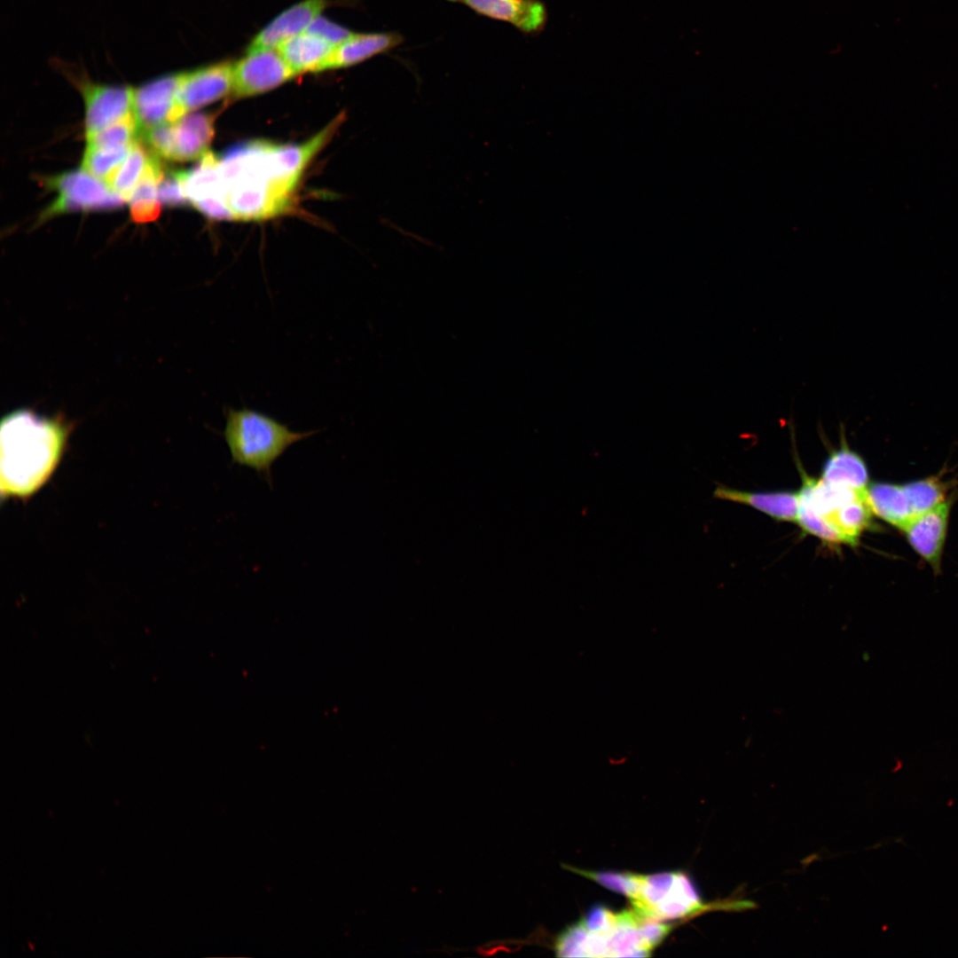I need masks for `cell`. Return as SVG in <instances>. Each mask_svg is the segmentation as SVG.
Returning a JSON list of instances; mask_svg holds the SVG:
<instances>
[{"label":"cell","mask_w":958,"mask_h":958,"mask_svg":"<svg viewBox=\"0 0 958 958\" xmlns=\"http://www.w3.org/2000/svg\"><path fill=\"white\" fill-rule=\"evenodd\" d=\"M57 420L28 410L7 415L1 424V482L7 495L27 496L37 490L54 469L66 439Z\"/></svg>","instance_id":"1"},{"label":"cell","mask_w":958,"mask_h":958,"mask_svg":"<svg viewBox=\"0 0 958 958\" xmlns=\"http://www.w3.org/2000/svg\"><path fill=\"white\" fill-rule=\"evenodd\" d=\"M318 431H294L275 418L250 408L229 407L222 432L234 464L263 475L271 483V467L294 444Z\"/></svg>","instance_id":"2"},{"label":"cell","mask_w":958,"mask_h":958,"mask_svg":"<svg viewBox=\"0 0 958 958\" xmlns=\"http://www.w3.org/2000/svg\"><path fill=\"white\" fill-rule=\"evenodd\" d=\"M866 499L873 514L898 529L946 500L944 484L934 477L903 484L874 483Z\"/></svg>","instance_id":"3"},{"label":"cell","mask_w":958,"mask_h":958,"mask_svg":"<svg viewBox=\"0 0 958 958\" xmlns=\"http://www.w3.org/2000/svg\"><path fill=\"white\" fill-rule=\"evenodd\" d=\"M54 65L84 99L86 136L103 130L133 111L135 88L95 82L82 67L62 59H56Z\"/></svg>","instance_id":"4"},{"label":"cell","mask_w":958,"mask_h":958,"mask_svg":"<svg viewBox=\"0 0 958 958\" xmlns=\"http://www.w3.org/2000/svg\"><path fill=\"white\" fill-rule=\"evenodd\" d=\"M224 200L235 220H263L284 213L292 194L271 178L250 171H240L223 180Z\"/></svg>","instance_id":"5"},{"label":"cell","mask_w":958,"mask_h":958,"mask_svg":"<svg viewBox=\"0 0 958 958\" xmlns=\"http://www.w3.org/2000/svg\"><path fill=\"white\" fill-rule=\"evenodd\" d=\"M106 182L85 170H75L43 178V185L58 192L56 200L40 215L39 223L64 212L115 208L123 198Z\"/></svg>","instance_id":"6"},{"label":"cell","mask_w":958,"mask_h":958,"mask_svg":"<svg viewBox=\"0 0 958 958\" xmlns=\"http://www.w3.org/2000/svg\"><path fill=\"white\" fill-rule=\"evenodd\" d=\"M296 75L279 51L264 49L247 51L233 65L232 92L245 98L269 91Z\"/></svg>","instance_id":"7"},{"label":"cell","mask_w":958,"mask_h":958,"mask_svg":"<svg viewBox=\"0 0 958 958\" xmlns=\"http://www.w3.org/2000/svg\"><path fill=\"white\" fill-rule=\"evenodd\" d=\"M233 87V65L224 62L182 72L177 93V115H183L213 103Z\"/></svg>","instance_id":"8"},{"label":"cell","mask_w":958,"mask_h":958,"mask_svg":"<svg viewBox=\"0 0 958 958\" xmlns=\"http://www.w3.org/2000/svg\"><path fill=\"white\" fill-rule=\"evenodd\" d=\"M182 72L157 77L134 89L133 111L139 133L177 118V93Z\"/></svg>","instance_id":"9"},{"label":"cell","mask_w":958,"mask_h":958,"mask_svg":"<svg viewBox=\"0 0 958 958\" xmlns=\"http://www.w3.org/2000/svg\"><path fill=\"white\" fill-rule=\"evenodd\" d=\"M951 504L950 500L946 499L899 529L910 546L931 567L935 574H938L941 569Z\"/></svg>","instance_id":"10"},{"label":"cell","mask_w":958,"mask_h":958,"mask_svg":"<svg viewBox=\"0 0 958 958\" xmlns=\"http://www.w3.org/2000/svg\"><path fill=\"white\" fill-rule=\"evenodd\" d=\"M459 4L479 16L507 23L524 35H538L547 23L541 0H446Z\"/></svg>","instance_id":"11"},{"label":"cell","mask_w":958,"mask_h":958,"mask_svg":"<svg viewBox=\"0 0 958 958\" xmlns=\"http://www.w3.org/2000/svg\"><path fill=\"white\" fill-rule=\"evenodd\" d=\"M329 0H303L285 10L252 40L247 51L278 48L287 39L305 32L320 16Z\"/></svg>","instance_id":"12"},{"label":"cell","mask_w":958,"mask_h":958,"mask_svg":"<svg viewBox=\"0 0 958 958\" xmlns=\"http://www.w3.org/2000/svg\"><path fill=\"white\" fill-rule=\"evenodd\" d=\"M397 31L356 33L334 46L326 70L349 67L393 51L404 43Z\"/></svg>","instance_id":"13"},{"label":"cell","mask_w":958,"mask_h":958,"mask_svg":"<svg viewBox=\"0 0 958 958\" xmlns=\"http://www.w3.org/2000/svg\"><path fill=\"white\" fill-rule=\"evenodd\" d=\"M215 115L188 113L174 122L173 161H189L201 158L212 142Z\"/></svg>","instance_id":"14"},{"label":"cell","mask_w":958,"mask_h":958,"mask_svg":"<svg viewBox=\"0 0 958 958\" xmlns=\"http://www.w3.org/2000/svg\"><path fill=\"white\" fill-rule=\"evenodd\" d=\"M334 49L331 43L305 31L283 42L278 51L297 75L326 70Z\"/></svg>","instance_id":"15"},{"label":"cell","mask_w":958,"mask_h":958,"mask_svg":"<svg viewBox=\"0 0 958 958\" xmlns=\"http://www.w3.org/2000/svg\"><path fill=\"white\" fill-rule=\"evenodd\" d=\"M714 498L749 505L771 517L786 522H797L799 494L793 491L749 492L718 485Z\"/></svg>","instance_id":"16"},{"label":"cell","mask_w":958,"mask_h":958,"mask_svg":"<svg viewBox=\"0 0 958 958\" xmlns=\"http://www.w3.org/2000/svg\"><path fill=\"white\" fill-rule=\"evenodd\" d=\"M841 446L832 452L822 467L821 479L828 483L866 491L868 473L862 458L852 451L845 441L844 425H840Z\"/></svg>","instance_id":"17"},{"label":"cell","mask_w":958,"mask_h":958,"mask_svg":"<svg viewBox=\"0 0 958 958\" xmlns=\"http://www.w3.org/2000/svg\"><path fill=\"white\" fill-rule=\"evenodd\" d=\"M872 516L864 494L842 505L823 519L845 538L847 545L857 546L862 532L872 524Z\"/></svg>","instance_id":"18"},{"label":"cell","mask_w":958,"mask_h":958,"mask_svg":"<svg viewBox=\"0 0 958 958\" xmlns=\"http://www.w3.org/2000/svg\"><path fill=\"white\" fill-rule=\"evenodd\" d=\"M153 152L136 141L124 161L107 182L108 186L124 200H130L132 191L146 169Z\"/></svg>","instance_id":"19"},{"label":"cell","mask_w":958,"mask_h":958,"mask_svg":"<svg viewBox=\"0 0 958 958\" xmlns=\"http://www.w3.org/2000/svg\"><path fill=\"white\" fill-rule=\"evenodd\" d=\"M139 126L134 111L106 128L86 136L87 147L112 149L129 146L137 141Z\"/></svg>","instance_id":"20"},{"label":"cell","mask_w":958,"mask_h":958,"mask_svg":"<svg viewBox=\"0 0 958 958\" xmlns=\"http://www.w3.org/2000/svg\"><path fill=\"white\" fill-rule=\"evenodd\" d=\"M131 145L99 149L87 147L82 161L83 170L106 183L129 155Z\"/></svg>","instance_id":"21"},{"label":"cell","mask_w":958,"mask_h":958,"mask_svg":"<svg viewBox=\"0 0 958 958\" xmlns=\"http://www.w3.org/2000/svg\"><path fill=\"white\" fill-rule=\"evenodd\" d=\"M571 871L592 879L603 887L625 895L631 900L636 899L641 889L643 875L611 871H590L567 867Z\"/></svg>","instance_id":"22"},{"label":"cell","mask_w":958,"mask_h":958,"mask_svg":"<svg viewBox=\"0 0 958 958\" xmlns=\"http://www.w3.org/2000/svg\"><path fill=\"white\" fill-rule=\"evenodd\" d=\"M797 522L804 531L828 544L847 545L845 538L832 525L802 503H799Z\"/></svg>","instance_id":"23"},{"label":"cell","mask_w":958,"mask_h":958,"mask_svg":"<svg viewBox=\"0 0 958 958\" xmlns=\"http://www.w3.org/2000/svg\"><path fill=\"white\" fill-rule=\"evenodd\" d=\"M589 931L581 922L569 925L556 938L554 951L560 957H585V944Z\"/></svg>","instance_id":"24"},{"label":"cell","mask_w":958,"mask_h":958,"mask_svg":"<svg viewBox=\"0 0 958 958\" xmlns=\"http://www.w3.org/2000/svg\"><path fill=\"white\" fill-rule=\"evenodd\" d=\"M148 148L156 155L172 161L174 154V124L168 122L140 132Z\"/></svg>","instance_id":"25"},{"label":"cell","mask_w":958,"mask_h":958,"mask_svg":"<svg viewBox=\"0 0 958 958\" xmlns=\"http://www.w3.org/2000/svg\"><path fill=\"white\" fill-rule=\"evenodd\" d=\"M157 197L165 205L184 206L188 201L183 189L179 171H171L159 183Z\"/></svg>","instance_id":"26"},{"label":"cell","mask_w":958,"mask_h":958,"mask_svg":"<svg viewBox=\"0 0 958 958\" xmlns=\"http://www.w3.org/2000/svg\"><path fill=\"white\" fill-rule=\"evenodd\" d=\"M580 922L589 932L608 933L615 926L616 914L602 904H595Z\"/></svg>","instance_id":"27"},{"label":"cell","mask_w":958,"mask_h":958,"mask_svg":"<svg viewBox=\"0 0 958 958\" xmlns=\"http://www.w3.org/2000/svg\"><path fill=\"white\" fill-rule=\"evenodd\" d=\"M306 31L324 38L334 46L349 38L354 33L347 27L336 24L322 16L318 17Z\"/></svg>","instance_id":"28"},{"label":"cell","mask_w":958,"mask_h":958,"mask_svg":"<svg viewBox=\"0 0 958 958\" xmlns=\"http://www.w3.org/2000/svg\"><path fill=\"white\" fill-rule=\"evenodd\" d=\"M638 928L645 945L652 950L665 938L672 925L648 919L640 921Z\"/></svg>","instance_id":"29"},{"label":"cell","mask_w":958,"mask_h":958,"mask_svg":"<svg viewBox=\"0 0 958 958\" xmlns=\"http://www.w3.org/2000/svg\"><path fill=\"white\" fill-rule=\"evenodd\" d=\"M130 216L136 223H147L156 220L161 212V204L155 200H137L130 202Z\"/></svg>","instance_id":"30"},{"label":"cell","mask_w":958,"mask_h":958,"mask_svg":"<svg viewBox=\"0 0 958 958\" xmlns=\"http://www.w3.org/2000/svg\"><path fill=\"white\" fill-rule=\"evenodd\" d=\"M585 957H608L605 933L589 932L585 944Z\"/></svg>","instance_id":"31"}]
</instances>
